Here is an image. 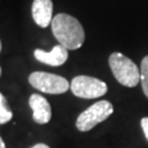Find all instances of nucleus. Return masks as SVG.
<instances>
[{"label":"nucleus","instance_id":"nucleus-1","mask_svg":"<svg viewBox=\"0 0 148 148\" xmlns=\"http://www.w3.org/2000/svg\"><path fill=\"white\" fill-rule=\"evenodd\" d=\"M52 32L59 45L67 49L80 48L85 41V32L79 21L68 14H58L52 20Z\"/></svg>","mask_w":148,"mask_h":148},{"label":"nucleus","instance_id":"nucleus-2","mask_svg":"<svg viewBox=\"0 0 148 148\" xmlns=\"http://www.w3.org/2000/svg\"><path fill=\"white\" fill-rule=\"evenodd\" d=\"M109 66L114 77L123 86L133 88L141 82V72L135 62L122 53L114 52L109 57Z\"/></svg>","mask_w":148,"mask_h":148},{"label":"nucleus","instance_id":"nucleus-3","mask_svg":"<svg viewBox=\"0 0 148 148\" xmlns=\"http://www.w3.org/2000/svg\"><path fill=\"white\" fill-rule=\"evenodd\" d=\"M114 112V106L108 100H100L92 104L78 116L75 127L82 132H86L94 128L96 125L105 121Z\"/></svg>","mask_w":148,"mask_h":148},{"label":"nucleus","instance_id":"nucleus-4","mask_svg":"<svg viewBox=\"0 0 148 148\" xmlns=\"http://www.w3.org/2000/svg\"><path fill=\"white\" fill-rule=\"evenodd\" d=\"M29 83L37 90L46 94H63L71 89V84L66 78L46 72H34L30 74Z\"/></svg>","mask_w":148,"mask_h":148},{"label":"nucleus","instance_id":"nucleus-5","mask_svg":"<svg viewBox=\"0 0 148 148\" xmlns=\"http://www.w3.org/2000/svg\"><path fill=\"white\" fill-rule=\"evenodd\" d=\"M71 90L77 98L95 99L108 92L106 83L94 77L78 75L74 77L71 83Z\"/></svg>","mask_w":148,"mask_h":148},{"label":"nucleus","instance_id":"nucleus-6","mask_svg":"<svg viewBox=\"0 0 148 148\" xmlns=\"http://www.w3.org/2000/svg\"><path fill=\"white\" fill-rule=\"evenodd\" d=\"M30 108L34 114V121L38 125H46L51 121L52 117V109L47 101V99L43 98L42 95L32 94L29 99Z\"/></svg>","mask_w":148,"mask_h":148},{"label":"nucleus","instance_id":"nucleus-7","mask_svg":"<svg viewBox=\"0 0 148 148\" xmlns=\"http://www.w3.org/2000/svg\"><path fill=\"white\" fill-rule=\"evenodd\" d=\"M34 54L38 62L45 63L51 67H59L66 63L68 59V49L62 45L54 46L51 52H46L42 49H35Z\"/></svg>","mask_w":148,"mask_h":148},{"label":"nucleus","instance_id":"nucleus-8","mask_svg":"<svg viewBox=\"0 0 148 148\" xmlns=\"http://www.w3.org/2000/svg\"><path fill=\"white\" fill-rule=\"evenodd\" d=\"M53 3L52 0H34L32 3V17L36 25L42 29L52 24Z\"/></svg>","mask_w":148,"mask_h":148},{"label":"nucleus","instance_id":"nucleus-9","mask_svg":"<svg viewBox=\"0 0 148 148\" xmlns=\"http://www.w3.org/2000/svg\"><path fill=\"white\" fill-rule=\"evenodd\" d=\"M11 119H12V111L9 109L5 96L0 92V125H5Z\"/></svg>","mask_w":148,"mask_h":148},{"label":"nucleus","instance_id":"nucleus-10","mask_svg":"<svg viewBox=\"0 0 148 148\" xmlns=\"http://www.w3.org/2000/svg\"><path fill=\"white\" fill-rule=\"evenodd\" d=\"M141 84H142V90L145 95L148 98V56H146L141 62Z\"/></svg>","mask_w":148,"mask_h":148},{"label":"nucleus","instance_id":"nucleus-11","mask_svg":"<svg viewBox=\"0 0 148 148\" xmlns=\"http://www.w3.org/2000/svg\"><path fill=\"white\" fill-rule=\"evenodd\" d=\"M141 127H142L143 133H145V136L148 141V117H143L141 120Z\"/></svg>","mask_w":148,"mask_h":148},{"label":"nucleus","instance_id":"nucleus-12","mask_svg":"<svg viewBox=\"0 0 148 148\" xmlns=\"http://www.w3.org/2000/svg\"><path fill=\"white\" fill-rule=\"evenodd\" d=\"M31 148H49L47 145H45V143H37V145L32 146Z\"/></svg>","mask_w":148,"mask_h":148},{"label":"nucleus","instance_id":"nucleus-13","mask_svg":"<svg viewBox=\"0 0 148 148\" xmlns=\"http://www.w3.org/2000/svg\"><path fill=\"white\" fill-rule=\"evenodd\" d=\"M0 148H6L5 143H4V141H3V138H1V137H0Z\"/></svg>","mask_w":148,"mask_h":148},{"label":"nucleus","instance_id":"nucleus-14","mask_svg":"<svg viewBox=\"0 0 148 148\" xmlns=\"http://www.w3.org/2000/svg\"><path fill=\"white\" fill-rule=\"evenodd\" d=\"M0 51H1V41H0Z\"/></svg>","mask_w":148,"mask_h":148},{"label":"nucleus","instance_id":"nucleus-15","mask_svg":"<svg viewBox=\"0 0 148 148\" xmlns=\"http://www.w3.org/2000/svg\"><path fill=\"white\" fill-rule=\"evenodd\" d=\"M0 75H1V68H0Z\"/></svg>","mask_w":148,"mask_h":148}]
</instances>
